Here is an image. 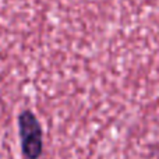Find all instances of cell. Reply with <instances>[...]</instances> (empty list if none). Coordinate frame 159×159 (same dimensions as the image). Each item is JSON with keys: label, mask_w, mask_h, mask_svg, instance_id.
<instances>
[{"label": "cell", "mask_w": 159, "mask_h": 159, "mask_svg": "<svg viewBox=\"0 0 159 159\" xmlns=\"http://www.w3.org/2000/svg\"><path fill=\"white\" fill-rule=\"evenodd\" d=\"M20 138L25 159H39L43 155V129L34 113L25 110L20 115Z\"/></svg>", "instance_id": "obj_1"}]
</instances>
